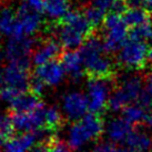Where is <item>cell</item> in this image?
Returning <instances> with one entry per match:
<instances>
[{"label":"cell","mask_w":152,"mask_h":152,"mask_svg":"<svg viewBox=\"0 0 152 152\" xmlns=\"http://www.w3.org/2000/svg\"><path fill=\"white\" fill-rule=\"evenodd\" d=\"M66 71L60 61H51L49 64L36 67L34 77L41 81L46 87H56L62 82Z\"/></svg>","instance_id":"7c38bea8"},{"label":"cell","mask_w":152,"mask_h":152,"mask_svg":"<svg viewBox=\"0 0 152 152\" xmlns=\"http://www.w3.org/2000/svg\"><path fill=\"white\" fill-rule=\"evenodd\" d=\"M85 15H86V17L88 18V20L90 21V23L93 26V28L99 26L100 23H103L104 19H106L104 13L101 12V11L98 10V9L91 7V6H90L89 8H87V10L85 11Z\"/></svg>","instance_id":"4316f807"},{"label":"cell","mask_w":152,"mask_h":152,"mask_svg":"<svg viewBox=\"0 0 152 152\" xmlns=\"http://www.w3.org/2000/svg\"><path fill=\"white\" fill-rule=\"evenodd\" d=\"M112 81L106 78H89L87 83V98L89 110L91 113H101L109 106L110 97L112 94Z\"/></svg>","instance_id":"8992f818"},{"label":"cell","mask_w":152,"mask_h":152,"mask_svg":"<svg viewBox=\"0 0 152 152\" xmlns=\"http://www.w3.org/2000/svg\"><path fill=\"white\" fill-rule=\"evenodd\" d=\"M86 73L90 78L112 79L114 73V64L108 55L103 41L97 36H91L80 47Z\"/></svg>","instance_id":"6da1fadb"},{"label":"cell","mask_w":152,"mask_h":152,"mask_svg":"<svg viewBox=\"0 0 152 152\" xmlns=\"http://www.w3.org/2000/svg\"><path fill=\"white\" fill-rule=\"evenodd\" d=\"M70 11L69 0H46L45 13L53 21L61 22Z\"/></svg>","instance_id":"ffe728a7"},{"label":"cell","mask_w":152,"mask_h":152,"mask_svg":"<svg viewBox=\"0 0 152 152\" xmlns=\"http://www.w3.org/2000/svg\"><path fill=\"white\" fill-rule=\"evenodd\" d=\"M47 152H70V148L62 141L51 139L47 143Z\"/></svg>","instance_id":"4dcf8cb0"},{"label":"cell","mask_w":152,"mask_h":152,"mask_svg":"<svg viewBox=\"0 0 152 152\" xmlns=\"http://www.w3.org/2000/svg\"><path fill=\"white\" fill-rule=\"evenodd\" d=\"M4 83V78H2V73H0V87Z\"/></svg>","instance_id":"74e56055"},{"label":"cell","mask_w":152,"mask_h":152,"mask_svg":"<svg viewBox=\"0 0 152 152\" xmlns=\"http://www.w3.org/2000/svg\"><path fill=\"white\" fill-rule=\"evenodd\" d=\"M41 104L42 103L40 101L39 96L30 91H26L18 96L17 99L10 104V108L13 111V113H27L36 110Z\"/></svg>","instance_id":"d6986e66"},{"label":"cell","mask_w":152,"mask_h":152,"mask_svg":"<svg viewBox=\"0 0 152 152\" xmlns=\"http://www.w3.org/2000/svg\"><path fill=\"white\" fill-rule=\"evenodd\" d=\"M150 49L151 48L149 47V43L128 39V41L118 52L119 64L131 70L142 69L149 60Z\"/></svg>","instance_id":"52a82bcc"},{"label":"cell","mask_w":152,"mask_h":152,"mask_svg":"<svg viewBox=\"0 0 152 152\" xmlns=\"http://www.w3.org/2000/svg\"><path fill=\"white\" fill-rule=\"evenodd\" d=\"M124 143L130 152H149L152 149V137L148 132L137 129L132 131Z\"/></svg>","instance_id":"ac0fdd59"},{"label":"cell","mask_w":152,"mask_h":152,"mask_svg":"<svg viewBox=\"0 0 152 152\" xmlns=\"http://www.w3.org/2000/svg\"><path fill=\"white\" fill-rule=\"evenodd\" d=\"M17 25V11L11 7H4L0 10V34L11 38Z\"/></svg>","instance_id":"7402d4cb"},{"label":"cell","mask_w":152,"mask_h":152,"mask_svg":"<svg viewBox=\"0 0 152 152\" xmlns=\"http://www.w3.org/2000/svg\"><path fill=\"white\" fill-rule=\"evenodd\" d=\"M23 4L34 12L42 13L46 9V0H25Z\"/></svg>","instance_id":"1f68e13d"},{"label":"cell","mask_w":152,"mask_h":152,"mask_svg":"<svg viewBox=\"0 0 152 152\" xmlns=\"http://www.w3.org/2000/svg\"><path fill=\"white\" fill-rule=\"evenodd\" d=\"M129 39L143 41V42H150L152 40V23L148 22L141 25L139 27L132 28L129 31Z\"/></svg>","instance_id":"d4e9b609"},{"label":"cell","mask_w":152,"mask_h":152,"mask_svg":"<svg viewBox=\"0 0 152 152\" xmlns=\"http://www.w3.org/2000/svg\"><path fill=\"white\" fill-rule=\"evenodd\" d=\"M60 59L66 75L71 77L73 80H80L86 72L80 52L77 50H68L61 55Z\"/></svg>","instance_id":"9a60e30c"},{"label":"cell","mask_w":152,"mask_h":152,"mask_svg":"<svg viewBox=\"0 0 152 152\" xmlns=\"http://www.w3.org/2000/svg\"><path fill=\"white\" fill-rule=\"evenodd\" d=\"M123 20L129 28H135L141 25L151 22V16L148 9L138 7V8H128L122 15Z\"/></svg>","instance_id":"44dd1931"},{"label":"cell","mask_w":152,"mask_h":152,"mask_svg":"<svg viewBox=\"0 0 152 152\" xmlns=\"http://www.w3.org/2000/svg\"><path fill=\"white\" fill-rule=\"evenodd\" d=\"M29 68V60L9 62L2 72L4 83L8 87L17 89L21 92H26L27 90H29L30 81H31Z\"/></svg>","instance_id":"9c48e42d"},{"label":"cell","mask_w":152,"mask_h":152,"mask_svg":"<svg viewBox=\"0 0 152 152\" xmlns=\"http://www.w3.org/2000/svg\"><path fill=\"white\" fill-rule=\"evenodd\" d=\"M134 130L132 124L129 123L123 118H113L111 119L106 127V132L108 138L112 143H121L126 142L129 135Z\"/></svg>","instance_id":"2e32d148"},{"label":"cell","mask_w":152,"mask_h":152,"mask_svg":"<svg viewBox=\"0 0 152 152\" xmlns=\"http://www.w3.org/2000/svg\"><path fill=\"white\" fill-rule=\"evenodd\" d=\"M4 53H2V52H1V51H0V64H1V62H2V59H4Z\"/></svg>","instance_id":"f35d334b"},{"label":"cell","mask_w":152,"mask_h":152,"mask_svg":"<svg viewBox=\"0 0 152 152\" xmlns=\"http://www.w3.org/2000/svg\"><path fill=\"white\" fill-rule=\"evenodd\" d=\"M143 6L145 9H148L149 11L152 10V0H143Z\"/></svg>","instance_id":"d590c367"},{"label":"cell","mask_w":152,"mask_h":152,"mask_svg":"<svg viewBox=\"0 0 152 152\" xmlns=\"http://www.w3.org/2000/svg\"><path fill=\"white\" fill-rule=\"evenodd\" d=\"M46 122L47 131L53 132L58 130L62 122V114L60 110L56 107H47L46 109Z\"/></svg>","instance_id":"cb8c5ba5"},{"label":"cell","mask_w":152,"mask_h":152,"mask_svg":"<svg viewBox=\"0 0 152 152\" xmlns=\"http://www.w3.org/2000/svg\"><path fill=\"white\" fill-rule=\"evenodd\" d=\"M13 124L11 117L8 114L0 113V145H4L8 140L13 137Z\"/></svg>","instance_id":"484cf974"},{"label":"cell","mask_w":152,"mask_h":152,"mask_svg":"<svg viewBox=\"0 0 152 152\" xmlns=\"http://www.w3.org/2000/svg\"><path fill=\"white\" fill-rule=\"evenodd\" d=\"M122 115L132 126L139 124L147 120V109L140 103H132L122 110Z\"/></svg>","instance_id":"603a6c76"},{"label":"cell","mask_w":152,"mask_h":152,"mask_svg":"<svg viewBox=\"0 0 152 152\" xmlns=\"http://www.w3.org/2000/svg\"><path fill=\"white\" fill-rule=\"evenodd\" d=\"M145 91H147L149 94H151L152 96V73H151V76L149 77L148 81H147V88H145Z\"/></svg>","instance_id":"e575fe53"},{"label":"cell","mask_w":152,"mask_h":152,"mask_svg":"<svg viewBox=\"0 0 152 152\" xmlns=\"http://www.w3.org/2000/svg\"><path fill=\"white\" fill-rule=\"evenodd\" d=\"M0 38H1V34H0Z\"/></svg>","instance_id":"ab89813d"},{"label":"cell","mask_w":152,"mask_h":152,"mask_svg":"<svg viewBox=\"0 0 152 152\" xmlns=\"http://www.w3.org/2000/svg\"><path fill=\"white\" fill-rule=\"evenodd\" d=\"M34 39L28 38H9V41L4 48V57L9 62L29 60V55L34 47Z\"/></svg>","instance_id":"4fadbf2b"},{"label":"cell","mask_w":152,"mask_h":152,"mask_svg":"<svg viewBox=\"0 0 152 152\" xmlns=\"http://www.w3.org/2000/svg\"><path fill=\"white\" fill-rule=\"evenodd\" d=\"M147 123L149 126L152 128V98H151V101L149 103L148 108H147Z\"/></svg>","instance_id":"836d02e7"},{"label":"cell","mask_w":152,"mask_h":152,"mask_svg":"<svg viewBox=\"0 0 152 152\" xmlns=\"http://www.w3.org/2000/svg\"><path fill=\"white\" fill-rule=\"evenodd\" d=\"M149 61H151V64H152V47H151V49H150V53H149Z\"/></svg>","instance_id":"8d00e7d4"},{"label":"cell","mask_w":152,"mask_h":152,"mask_svg":"<svg viewBox=\"0 0 152 152\" xmlns=\"http://www.w3.org/2000/svg\"><path fill=\"white\" fill-rule=\"evenodd\" d=\"M128 8H138L143 4V0H124Z\"/></svg>","instance_id":"d6a6232c"},{"label":"cell","mask_w":152,"mask_h":152,"mask_svg":"<svg viewBox=\"0 0 152 152\" xmlns=\"http://www.w3.org/2000/svg\"><path fill=\"white\" fill-rule=\"evenodd\" d=\"M46 109L47 107L41 104L36 110L27 113H13L11 115V120L15 130L19 131L20 133L43 131L48 132L46 122Z\"/></svg>","instance_id":"ba28073f"},{"label":"cell","mask_w":152,"mask_h":152,"mask_svg":"<svg viewBox=\"0 0 152 152\" xmlns=\"http://www.w3.org/2000/svg\"><path fill=\"white\" fill-rule=\"evenodd\" d=\"M143 92V80L141 77L138 75L124 76L119 87L111 94L108 107L112 111H122L129 104L139 101Z\"/></svg>","instance_id":"277c9868"},{"label":"cell","mask_w":152,"mask_h":152,"mask_svg":"<svg viewBox=\"0 0 152 152\" xmlns=\"http://www.w3.org/2000/svg\"><path fill=\"white\" fill-rule=\"evenodd\" d=\"M61 45L56 40H47L38 47L32 53V62L36 64V67L42 66V64H49L51 61H55L56 58H58L61 55Z\"/></svg>","instance_id":"e0dca14e"},{"label":"cell","mask_w":152,"mask_h":152,"mask_svg":"<svg viewBox=\"0 0 152 152\" xmlns=\"http://www.w3.org/2000/svg\"><path fill=\"white\" fill-rule=\"evenodd\" d=\"M92 29L93 26L86 17L85 12L70 11L57 28L58 42L64 48L75 50L91 37Z\"/></svg>","instance_id":"7a4b0ae2"},{"label":"cell","mask_w":152,"mask_h":152,"mask_svg":"<svg viewBox=\"0 0 152 152\" xmlns=\"http://www.w3.org/2000/svg\"><path fill=\"white\" fill-rule=\"evenodd\" d=\"M119 0H92V4L91 7L100 10L101 12L106 15L107 12H111L115 4L118 2Z\"/></svg>","instance_id":"f546056e"},{"label":"cell","mask_w":152,"mask_h":152,"mask_svg":"<svg viewBox=\"0 0 152 152\" xmlns=\"http://www.w3.org/2000/svg\"><path fill=\"white\" fill-rule=\"evenodd\" d=\"M62 113L69 120L78 121L87 115L89 110V101L87 94L80 91H69L62 97L61 101Z\"/></svg>","instance_id":"8fae6325"},{"label":"cell","mask_w":152,"mask_h":152,"mask_svg":"<svg viewBox=\"0 0 152 152\" xmlns=\"http://www.w3.org/2000/svg\"><path fill=\"white\" fill-rule=\"evenodd\" d=\"M104 130V123L99 114L89 113L73 122L67 131V144L71 150H80L86 144L97 140Z\"/></svg>","instance_id":"3957f363"},{"label":"cell","mask_w":152,"mask_h":152,"mask_svg":"<svg viewBox=\"0 0 152 152\" xmlns=\"http://www.w3.org/2000/svg\"><path fill=\"white\" fill-rule=\"evenodd\" d=\"M41 138L42 132H27L13 135L4 145V152H31Z\"/></svg>","instance_id":"5bb4252c"},{"label":"cell","mask_w":152,"mask_h":152,"mask_svg":"<svg viewBox=\"0 0 152 152\" xmlns=\"http://www.w3.org/2000/svg\"><path fill=\"white\" fill-rule=\"evenodd\" d=\"M42 26L40 13L30 10L22 4L17 10V25L11 38H28L37 34Z\"/></svg>","instance_id":"30bf717a"},{"label":"cell","mask_w":152,"mask_h":152,"mask_svg":"<svg viewBox=\"0 0 152 152\" xmlns=\"http://www.w3.org/2000/svg\"><path fill=\"white\" fill-rule=\"evenodd\" d=\"M20 93H21V91H19L17 89L4 86L2 88H0V100L4 101L6 103L11 104L17 99Z\"/></svg>","instance_id":"f1b7e54d"},{"label":"cell","mask_w":152,"mask_h":152,"mask_svg":"<svg viewBox=\"0 0 152 152\" xmlns=\"http://www.w3.org/2000/svg\"><path fill=\"white\" fill-rule=\"evenodd\" d=\"M129 39V27L123 20L122 15L110 12L103 21V46L107 52H117Z\"/></svg>","instance_id":"5b68a950"},{"label":"cell","mask_w":152,"mask_h":152,"mask_svg":"<svg viewBox=\"0 0 152 152\" xmlns=\"http://www.w3.org/2000/svg\"><path fill=\"white\" fill-rule=\"evenodd\" d=\"M91 152H130L127 148L120 147L112 142H99L93 147Z\"/></svg>","instance_id":"83f0119b"}]
</instances>
